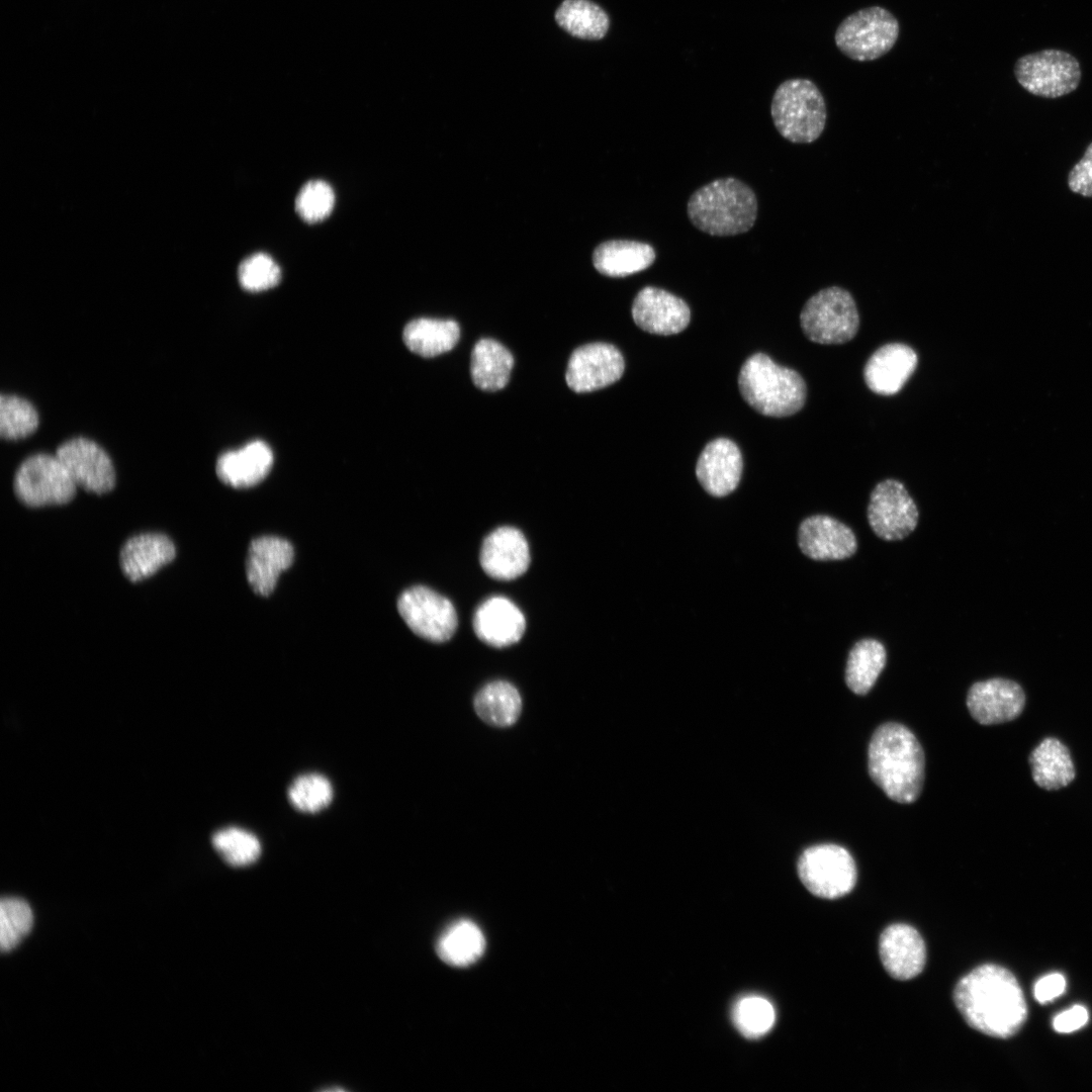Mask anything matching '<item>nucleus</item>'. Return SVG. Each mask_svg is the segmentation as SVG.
<instances>
[{"label":"nucleus","mask_w":1092,"mask_h":1092,"mask_svg":"<svg viewBox=\"0 0 1092 1092\" xmlns=\"http://www.w3.org/2000/svg\"><path fill=\"white\" fill-rule=\"evenodd\" d=\"M953 1001L969 1026L993 1037L1014 1035L1027 1016L1016 978L998 965H982L963 977L956 985Z\"/></svg>","instance_id":"nucleus-1"},{"label":"nucleus","mask_w":1092,"mask_h":1092,"mask_svg":"<svg viewBox=\"0 0 1092 1092\" xmlns=\"http://www.w3.org/2000/svg\"><path fill=\"white\" fill-rule=\"evenodd\" d=\"M925 757L914 733L896 722L880 725L869 743L868 771L893 801L915 802L923 788Z\"/></svg>","instance_id":"nucleus-2"},{"label":"nucleus","mask_w":1092,"mask_h":1092,"mask_svg":"<svg viewBox=\"0 0 1092 1092\" xmlns=\"http://www.w3.org/2000/svg\"><path fill=\"white\" fill-rule=\"evenodd\" d=\"M757 208L753 190L734 177L705 184L691 195L687 204L693 225L718 237L748 232L756 220Z\"/></svg>","instance_id":"nucleus-3"},{"label":"nucleus","mask_w":1092,"mask_h":1092,"mask_svg":"<svg viewBox=\"0 0 1092 1092\" xmlns=\"http://www.w3.org/2000/svg\"><path fill=\"white\" fill-rule=\"evenodd\" d=\"M738 387L743 399L767 417L796 414L803 407L807 395L806 384L798 372L778 365L762 353L750 356L743 363Z\"/></svg>","instance_id":"nucleus-4"},{"label":"nucleus","mask_w":1092,"mask_h":1092,"mask_svg":"<svg viewBox=\"0 0 1092 1092\" xmlns=\"http://www.w3.org/2000/svg\"><path fill=\"white\" fill-rule=\"evenodd\" d=\"M771 118L779 133L795 144H810L823 132L827 112L824 97L808 79L784 81L775 91Z\"/></svg>","instance_id":"nucleus-5"},{"label":"nucleus","mask_w":1092,"mask_h":1092,"mask_svg":"<svg viewBox=\"0 0 1092 1092\" xmlns=\"http://www.w3.org/2000/svg\"><path fill=\"white\" fill-rule=\"evenodd\" d=\"M800 324L810 341L838 345L855 337L859 315L849 291L839 286H829L806 301L800 313Z\"/></svg>","instance_id":"nucleus-6"},{"label":"nucleus","mask_w":1092,"mask_h":1092,"mask_svg":"<svg viewBox=\"0 0 1092 1092\" xmlns=\"http://www.w3.org/2000/svg\"><path fill=\"white\" fill-rule=\"evenodd\" d=\"M898 36L897 18L886 8L871 6L842 20L834 40L838 50L849 59L869 62L890 52Z\"/></svg>","instance_id":"nucleus-7"},{"label":"nucleus","mask_w":1092,"mask_h":1092,"mask_svg":"<svg viewBox=\"0 0 1092 1092\" xmlns=\"http://www.w3.org/2000/svg\"><path fill=\"white\" fill-rule=\"evenodd\" d=\"M798 875L813 895L837 899L847 895L855 886L857 871L853 857L842 846L818 844L805 849L797 864Z\"/></svg>","instance_id":"nucleus-8"},{"label":"nucleus","mask_w":1092,"mask_h":1092,"mask_svg":"<svg viewBox=\"0 0 1092 1092\" xmlns=\"http://www.w3.org/2000/svg\"><path fill=\"white\" fill-rule=\"evenodd\" d=\"M1014 75L1027 92L1058 98L1078 88L1082 72L1073 55L1048 49L1020 57L1014 66Z\"/></svg>","instance_id":"nucleus-9"},{"label":"nucleus","mask_w":1092,"mask_h":1092,"mask_svg":"<svg viewBox=\"0 0 1092 1092\" xmlns=\"http://www.w3.org/2000/svg\"><path fill=\"white\" fill-rule=\"evenodd\" d=\"M13 486L18 499L33 508L67 504L77 489L56 454L43 453L32 455L20 464Z\"/></svg>","instance_id":"nucleus-10"},{"label":"nucleus","mask_w":1092,"mask_h":1092,"mask_svg":"<svg viewBox=\"0 0 1092 1092\" xmlns=\"http://www.w3.org/2000/svg\"><path fill=\"white\" fill-rule=\"evenodd\" d=\"M397 610L410 629L426 640L441 643L456 631L458 620L453 604L427 586L416 585L402 592Z\"/></svg>","instance_id":"nucleus-11"},{"label":"nucleus","mask_w":1092,"mask_h":1092,"mask_svg":"<svg viewBox=\"0 0 1092 1092\" xmlns=\"http://www.w3.org/2000/svg\"><path fill=\"white\" fill-rule=\"evenodd\" d=\"M868 522L874 533L886 541L902 540L916 528L917 506L902 482L885 479L872 490Z\"/></svg>","instance_id":"nucleus-12"},{"label":"nucleus","mask_w":1092,"mask_h":1092,"mask_svg":"<svg viewBox=\"0 0 1092 1092\" xmlns=\"http://www.w3.org/2000/svg\"><path fill=\"white\" fill-rule=\"evenodd\" d=\"M624 369V358L615 346L590 343L572 352L565 378L573 391L589 392L618 381Z\"/></svg>","instance_id":"nucleus-13"},{"label":"nucleus","mask_w":1092,"mask_h":1092,"mask_svg":"<svg viewBox=\"0 0 1092 1092\" xmlns=\"http://www.w3.org/2000/svg\"><path fill=\"white\" fill-rule=\"evenodd\" d=\"M1026 703L1022 687L1009 678L993 677L973 684L967 694L971 716L981 725H996L1018 718Z\"/></svg>","instance_id":"nucleus-14"},{"label":"nucleus","mask_w":1092,"mask_h":1092,"mask_svg":"<svg viewBox=\"0 0 1092 1092\" xmlns=\"http://www.w3.org/2000/svg\"><path fill=\"white\" fill-rule=\"evenodd\" d=\"M73 481L87 491L106 493L115 484V472L110 457L95 442L74 438L56 451Z\"/></svg>","instance_id":"nucleus-15"},{"label":"nucleus","mask_w":1092,"mask_h":1092,"mask_svg":"<svg viewBox=\"0 0 1092 1092\" xmlns=\"http://www.w3.org/2000/svg\"><path fill=\"white\" fill-rule=\"evenodd\" d=\"M632 316L641 330L668 336L688 327L691 311L688 304L676 295L658 287L645 286L633 300Z\"/></svg>","instance_id":"nucleus-16"},{"label":"nucleus","mask_w":1092,"mask_h":1092,"mask_svg":"<svg viewBox=\"0 0 1092 1092\" xmlns=\"http://www.w3.org/2000/svg\"><path fill=\"white\" fill-rule=\"evenodd\" d=\"M801 551L813 560H842L857 549L853 531L844 523L826 515L806 518L798 531Z\"/></svg>","instance_id":"nucleus-17"},{"label":"nucleus","mask_w":1092,"mask_h":1092,"mask_svg":"<svg viewBox=\"0 0 1092 1092\" xmlns=\"http://www.w3.org/2000/svg\"><path fill=\"white\" fill-rule=\"evenodd\" d=\"M879 954L886 972L906 981L918 976L926 963V947L919 932L904 923L891 924L879 939Z\"/></svg>","instance_id":"nucleus-18"},{"label":"nucleus","mask_w":1092,"mask_h":1092,"mask_svg":"<svg viewBox=\"0 0 1092 1092\" xmlns=\"http://www.w3.org/2000/svg\"><path fill=\"white\" fill-rule=\"evenodd\" d=\"M479 561L483 570L494 579L517 578L530 564L527 539L515 527H498L483 540Z\"/></svg>","instance_id":"nucleus-19"},{"label":"nucleus","mask_w":1092,"mask_h":1092,"mask_svg":"<svg viewBox=\"0 0 1092 1092\" xmlns=\"http://www.w3.org/2000/svg\"><path fill=\"white\" fill-rule=\"evenodd\" d=\"M742 467V456L737 445L729 439L719 438L708 443L702 451L696 465V475L708 493L724 496L737 487Z\"/></svg>","instance_id":"nucleus-20"},{"label":"nucleus","mask_w":1092,"mask_h":1092,"mask_svg":"<svg viewBox=\"0 0 1092 1092\" xmlns=\"http://www.w3.org/2000/svg\"><path fill=\"white\" fill-rule=\"evenodd\" d=\"M918 363L915 351L902 343L880 347L864 365L863 377L868 387L879 395L898 393Z\"/></svg>","instance_id":"nucleus-21"},{"label":"nucleus","mask_w":1092,"mask_h":1092,"mask_svg":"<svg viewBox=\"0 0 1092 1092\" xmlns=\"http://www.w3.org/2000/svg\"><path fill=\"white\" fill-rule=\"evenodd\" d=\"M294 550L285 539L263 536L249 546L246 573L253 592L268 597L275 588L280 573L293 562Z\"/></svg>","instance_id":"nucleus-22"},{"label":"nucleus","mask_w":1092,"mask_h":1092,"mask_svg":"<svg viewBox=\"0 0 1092 1092\" xmlns=\"http://www.w3.org/2000/svg\"><path fill=\"white\" fill-rule=\"evenodd\" d=\"M526 620L522 611L511 600L494 596L478 606L473 617L476 636L493 647H506L517 643L523 636Z\"/></svg>","instance_id":"nucleus-23"},{"label":"nucleus","mask_w":1092,"mask_h":1092,"mask_svg":"<svg viewBox=\"0 0 1092 1092\" xmlns=\"http://www.w3.org/2000/svg\"><path fill=\"white\" fill-rule=\"evenodd\" d=\"M273 464V453L262 441H253L243 448L221 454L216 462V474L226 485L251 487L261 482Z\"/></svg>","instance_id":"nucleus-24"},{"label":"nucleus","mask_w":1092,"mask_h":1092,"mask_svg":"<svg viewBox=\"0 0 1092 1092\" xmlns=\"http://www.w3.org/2000/svg\"><path fill=\"white\" fill-rule=\"evenodd\" d=\"M176 555L173 542L160 533L131 537L121 548L120 565L131 581H140L171 562Z\"/></svg>","instance_id":"nucleus-25"},{"label":"nucleus","mask_w":1092,"mask_h":1092,"mask_svg":"<svg viewBox=\"0 0 1092 1092\" xmlns=\"http://www.w3.org/2000/svg\"><path fill=\"white\" fill-rule=\"evenodd\" d=\"M1028 763L1033 782L1046 791L1065 788L1076 778L1071 752L1056 737L1043 738L1029 753Z\"/></svg>","instance_id":"nucleus-26"},{"label":"nucleus","mask_w":1092,"mask_h":1092,"mask_svg":"<svg viewBox=\"0 0 1092 1092\" xmlns=\"http://www.w3.org/2000/svg\"><path fill=\"white\" fill-rule=\"evenodd\" d=\"M656 258L654 248L633 240H610L593 253L597 271L609 277H626L650 267Z\"/></svg>","instance_id":"nucleus-27"},{"label":"nucleus","mask_w":1092,"mask_h":1092,"mask_svg":"<svg viewBox=\"0 0 1092 1092\" xmlns=\"http://www.w3.org/2000/svg\"><path fill=\"white\" fill-rule=\"evenodd\" d=\"M513 365V355L505 346L492 339H481L471 353L472 381L481 390L502 389L509 382Z\"/></svg>","instance_id":"nucleus-28"},{"label":"nucleus","mask_w":1092,"mask_h":1092,"mask_svg":"<svg viewBox=\"0 0 1092 1092\" xmlns=\"http://www.w3.org/2000/svg\"><path fill=\"white\" fill-rule=\"evenodd\" d=\"M406 347L422 357H435L453 349L460 329L452 320L421 317L411 321L402 334Z\"/></svg>","instance_id":"nucleus-29"},{"label":"nucleus","mask_w":1092,"mask_h":1092,"mask_svg":"<svg viewBox=\"0 0 1092 1092\" xmlns=\"http://www.w3.org/2000/svg\"><path fill=\"white\" fill-rule=\"evenodd\" d=\"M484 948L485 938L482 931L468 919L451 923L439 936L436 945L439 958L454 967H466L475 963Z\"/></svg>","instance_id":"nucleus-30"},{"label":"nucleus","mask_w":1092,"mask_h":1092,"mask_svg":"<svg viewBox=\"0 0 1092 1092\" xmlns=\"http://www.w3.org/2000/svg\"><path fill=\"white\" fill-rule=\"evenodd\" d=\"M473 706L477 716L488 725L509 727L521 714L522 699L511 682L494 680L478 691Z\"/></svg>","instance_id":"nucleus-31"},{"label":"nucleus","mask_w":1092,"mask_h":1092,"mask_svg":"<svg viewBox=\"0 0 1092 1092\" xmlns=\"http://www.w3.org/2000/svg\"><path fill=\"white\" fill-rule=\"evenodd\" d=\"M887 661L884 645L873 638L857 641L850 649L845 667V682L856 695L868 694Z\"/></svg>","instance_id":"nucleus-32"},{"label":"nucleus","mask_w":1092,"mask_h":1092,"mask_svg":"<svg viewBox=\"0 0 1092 1092\" xmlns=\"http://www.w3.org/2000/svg\"><path fill=\"white\" fill-rule=\"evenodd\" d=\"M555 19L564 30L584 39L603 38L610 24L608 14L588 0H564L555 12Z\"/></svg>","instance_id":"nucleus-33"},{"label":"nucleus","mask_w":1092,"mask_h":1092,"mask_svg":"<svg viewBox=\"0 0 1092 1092\" xmlns=\"http://www.w3.org/2000/svg\"><path fill=\"white\" fill-rule=\"evenodd\" d=\"M211 843L220 857L232 867H247L258 860L262 846L259 838L249 830L230 826L216 831Z\"/></svg>","instance_id":"nucleus-34"},{"label":"nucleus","mask_w":1092,"mask_h":1092,"mask_svg":"<svg viewBox=\"0 0 1092 1092\" xmlns=\"http://www.w3.org/2000/svg\"><path fill=\"white\" fill-rule=\"evenodd\" d=\"M333 786L323 775L308 772L298 776L290 784L287 796L296 810L313 814L327 808L333 800Z\"/></svg>","instance_id":"nucleus-35"},{"label":"nucleus","mask_w":1092,"mask_h":1092,"mask_svg":"<svg viewBox=\"0 0 1092 1092\" xmlns=\"http://www.w3.org/2000/svg\"><path fill=\"white\" fill-rule=\"evenodd\" d=\"M732 1018L738 1031L748 1038H757L772 1027L776 1013L772 1005L759 996L743 997L736 1002Z\"/></svg>","instance_id":"nucleus-36"},{"label":"nucleus","mask_w":1092,"mask_h":1092,"mask_svg":"<svg viewBox=\"0 0 1092 1092\" xmlns=\"http://www.w3.org/2000/svg\"><path fill=\"white\" fill-rule=\"evenodd\" d=\"M38 426L34 406L16 395H1L0 434L7 440H18L32 434Z\"/></svg>","instance_id":"nucleus-37"},{"label":"nucleus","mask_w":1092,"mask_h":1092,"mask_svg":"<svg viewBox=\"0 0 1092 1092\" xmlns=\"http://www.w3.org/2000/svg\"><path fill=\"white\" fill-rule=\"evenodd\" d=\"M32 911L24 900L5 897L0 903V946L3 952L13 949L30 931Z\"/></svg>","instance_id":"nucleus-38"},{"label":"nucleus","mask_w":1092,"mask_h":1092,"mask_svg":"<svg viewBox=\"0 0 1092 1092\" xmlns=\"http://www.w3.org/2000/svg\"><path fill=\"white\" fill-rule=\"evenodd\" d=\"M335 194L332 187L323 180H310L299 190L295 199V209L307 222H317L332 211Z\"/></svg>","instance_id":"nucleus-39"},{"label":"nucleus","mask_w":1092,"mask_h":1092,"mask_svg":"<svg viewBox=\"0 0 1092 1092\" xmlns=\"http://www.w3.org/2000/svg\"><path fill=\"white\" fill-rule=\"evenodd\" d=\"M238 279L244 289L262 291L279 283L281 271L270 256L256 253L242 261L238 269Z\"/></svg>","instance_id":"nucleus-40"},{"label":"nucleus","mask_w":1092,"mask_h":1092,"mask_svg":"<svg viewBox=\"0 0 1092 1092\" xmlns=\"http://www.w3.org/2000/svg\"><path fill=\"white\" fill-rule=\"evenodd\" d=\"M1068 184L1073 192L1092 197V143L1088 146L1083 158L1071 170Z\"/></svg>","instance_id":"nucleus-41"},{"label":"nucleus","mask_w":1092,"mask_h":1092,"mask_svg":"<svg viewBox=\"0 0 1092 1092\" xmlns=\"http://www.w3.org/2000/svg\"><path fill=\"white\" fill-rule=\"evenodd\" d=\"M1066 990V979L1060 973L1049 974L1040 978L1033 987V996L1041 1004L1061 996Z\"/></svg>","instance_id":"nucleus-42"},{"label":"nucleus","mask_w":1092,"mask_h":1092,"mask_svg":"<svg viewBox=\"0 0 1092 1092\" xmlns=\"http://www.w3.org/2000/svg\"><path fill=\"white\" fill-rule=\"evenodd\" d=\"M1087 1009L1082 1005H1075L1068 1010L1059 1013L1053 1021V1027L1057 1032L1070 1033L1080 1029L1088 1021Z\"/></svg>","instance_id":"nucleus-43"}]
</instances>
